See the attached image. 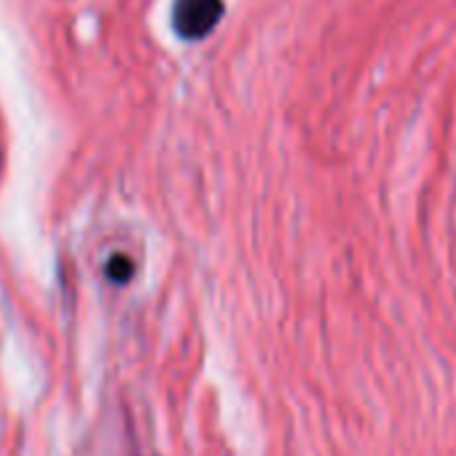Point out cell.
Instances as JSON below:
<instances>
[{
  "mask_svg": "<svg viewBox=\"0 0 456 456\" xmlns=\"http://www.w3.org/2000/svg\"><path fill=\"white\" fill-rule=\"evenodd\" d=\"M220 0H177L175 4V28L183 38H204L220 20Z\"/></svg>",
  "mask_w": 456,
  "mask_h": 456,
  "instance_id": "1",
  "label": "cell"
},
{
  "mask_svg": "<svg viewBox=\"0 0 456 456\" xmlns=\"http://www.w3.org/2000/svg\"><path fill=\"white\" fill-rule=\"evenodd\" d=\"M108 277L113 280V282H126L129 277H132V261L129 258H124V256H116L110 264H108Z\"/></svg>",
  "mask_w": 456,
  "mask_h": 456,
  "instance_id": "2",
  "label": "cell"
}]
</instances>
